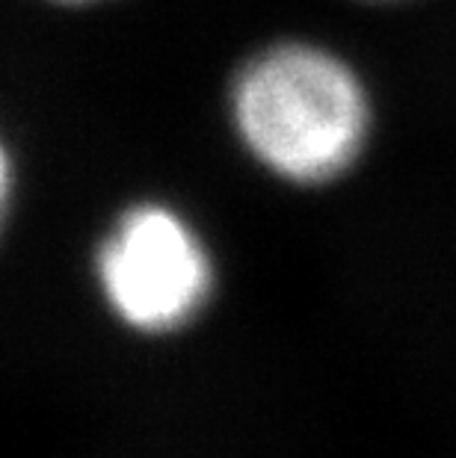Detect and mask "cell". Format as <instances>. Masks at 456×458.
<instances>
[{
    "instance_id": "obj_1",
    "label": "cell",
    "mask_w": 456,
    "mask_h": 458,
    "mask_svg": "<svg viewBox=\"0 0 456 458\" xmlns=\"http://www.w3.org/2000/svg\"><path fill=\"white\" fill-rule=\"evenodd\" d=\"M246 148L297 183H323L353 165L367 136L358 77L323 47L288 42L240 68L231 92Z\"/></svg>"
},
{
    "instance_id": "obj_2",
    "label": "cell",
    "mask_w": 456,
    "mask_h": 458,
    "mask_svg": "<svg viewBox=\"0 0 456 458\" xmlns=\"http://www.w3.org/2000/svg\"><path fill=\"white\" fill-rule=\"evenodd\" d=\"M99 276L116 314L145 331L181 326L211 290L202 242L160 204H140L116 222L99 251Z\"/></svg>"
},
{
    "instance_id": "obj_3",
    "label": "cell",
    "mask_w": 456,
    "mask_h": 458,
    "mask_svg": "<svg viewBox=\"0 0 456 458\" xmlns=\"http://www.w3.org/2000/svg\"><path fill=\"white\" fill-rule=\"evenodd\" d=\"M60 4H90V0H60Z\"/></svg>"
}]
</instances>
